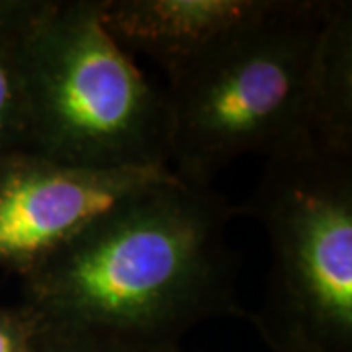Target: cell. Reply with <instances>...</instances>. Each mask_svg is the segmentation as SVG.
Here are the masks:
<instances>
[{
    "mask_svg": "<svg viewBox=\"0 0 352 352\" xmlns=\"http://www.w3.org/2000/svg\"><path fill=\"white\" fill-rule=\"evenodd\" d=\"M237 208L182 180L120 201L24 272L41 321L122 340L139 352L180 346L215 317L251 323L237 296L227 223Z\"/></svg>",
    "mask_w": 352,
    "mask_h": 352,
    "instance_id": "6da1fadb",
    "label": "cell"
},
{
    "mask_svg": "<svg viewBox=\"0 0 352 352\" xmlns=\"http://www.w3.org/2000/svg\"><path fill=\"white\" fill-rule=\"evenodd\" d=\"M333 0H276L263 18L168 76V166L210 188L245 155L268 161L315 149L319 47Z\"/></svg>",
    "mask_w": 352,
    "mask_h": 352,
    "instance_id": "7a4b0ae2",
    "label": "cell"
},
{
    "mask_svg": "<svg viewBox=\"0 0 352 352\" xmlns=\"http://www.w3.org/2000/svg\"><path fill=\"white\" fill-rule=\"evenodd\" d=\"M25 110L28 153L85 168L168 166L164 94L108 32L102 0H43Z\"/></svg>",
    "mask_w": 352,
    "mask_h": 352,
    "instance_id": "3957f363",
    "label": "cell"
},
{
    "mask_svg": "<svg viewBox=\"0 0 352 352\" xmlns=\"http://www.w3.org/2000/svg\"><path fill=\"white\" fill-rule=\"evenodd\" d=\"M237 214L261 221L272 270L251 323L272 352H352V159L268 161Z\"/></svg>",
    "mask_w": 352,
    "mask_h": 352,
    "instance_id": "277c9868",
    "label": "cell"
},
{
    "mask_svg": "<svg viewBox=\"0 0 352 352\" xmlns=\"http://www.w3.org/2000/svg\"><path fill=\"white\" fill-rule=\"evenodd\" d=\"M168 166L85 168L36 153L0 157V263L20 274L120 201L178 182Z\"/></svg>",
    "mask_w": 352,
    "mask_h": 352,
    "instance_id": "5b68a950",
    "label": "cell"
},
{
    "mask_svg": "<svg viewBox=\"0 0 352 352\" xmlns=\"http://www.w3.org/2000/svg\"><path fill=\"white\" fill-rule=\"evenodd\" d=\"M276 0H102V20L122 47L145 53L164 75L263 18Z\"/></svg>",
    "mask_w": 352,
    "mask_h": 352,
    "instance_id": "8992f818",
    "label": "cell"
},
{
    "mask_svg": "<svg viewBox=\"0 0 352 352\" xmlns=\"http://www.w3.org/2000/svg\"><path fill=\"white\" fill-rule=\"evenodd\" d=\"M315 149L352 159V4L333 0L319 47L314 98Z\"/></svg>",
    "mask_w": 352,
    "mask_h": 352,
    "instance_id": "52a82bcc",
    "label": "cell"
},
{
    "mask_svg": "<svg viewBox=\"0 0 352 352\" xmlns=\"http://www.w3.org/2000/svg\"><path fill=\"white\" fill-rule=\"evenodd\" d=\"M39 2L0 4V157L28 151L25 53Z\"/></svg>",
    "mask_w": 352,
    "mask_h": 352,
    "instance_id": "ba28073f",
    "label": "cell"
},
{
    "mask_svg": "<svg viewBox=\"0 0 352 352\" xmlns=\"http://www.w3.org/2000/svg\"><path fill=\"white\" fill-rule=\"evenodd\" d=\"M28 352H139L122 340L85 329L53 325L39 319V327Z\"/></svg>",
    "mask_w": 352,
    "mask_h": 352,
    "instance_id": "9c48e42d",
    "label": "cell"
},
{
    "mask_svg": "<svg viewBox=\"0 0 352 352\" xmlns=\"http://www.w3.org/2000/svg\"><path fill=\"white\" fill-rule=\"evenodd\" d=\"M39 327V317L30 307L0 309V352H28Z\"/></svg>",
    "mask_w": 352,
    "mask_h": 352,
    "instance_id": "30bf717a",
    "label": "cell"
},
{
    "mask_svg": "<svg viewBox=\"0 0 352 352\" xmlns=\"http://www.w3.org/2000/svg\"><path fill=\"white\" fill-rule=\"evenodd\" d=\"M159 352H184L180 346H175V349H164V351H159Z\"/></svg>",
    "mask_w": 352,
    "mask_h": 352,
    "instance_id": "8fae6325",
    "label": "cell"
}]
</instances>
